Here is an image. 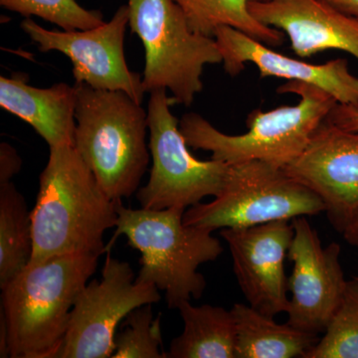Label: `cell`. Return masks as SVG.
<instances>
[{"label":"cell","mask_w":358,"mask_h":358,"mask_svg":"<svg viewBox=\"0 0 358 358\" xmlns=\"http://www.w3.org/2000/svg\"><path fill=\"white\" fill-rule=\"evenodd\" d=\"M99 257L68 254L29 263L1 287L9 357L58 358L75 301Z\"/></svg>","instance_id":"cell-2"},{"label":"cell","mask_w":358,"mask_h":358,"mask_svg":"<svg viewBox=\"0 0 358 358\" xmlns=\"http://www.w3.org/2000/svg\"><path fill=\"white\" fill-rule=\"evenodd\" d=\"M326 212L317 193L291 178L284 169L260 160L230 164L224 189L209 203L186 209V225L212 231L247 228L293 220Z\"/></svg>","instance_id":"cell-7"},{"label":"cell","mask_w":358,"mask_h":358,"mask_svg":"<svg viewBox=\"0 0 358 358\" xmlns=\"http://www.w3.org/2000/svg\"><path fill=\"white\" fill-rule=\"evenodd\" d=\"M214 38L223 58L224 70L237 76L245 64L258 68L261 78L277 77L287 81L303 82L319 87L339 103L358 106V77L350 72L346 59H336L315 65L289 57L268 48L267 45L228 26H221Z\"/></svg>","instance_id":"cell-14"},{"label":"cell","mask_w":358,"mask_h":358,"mask_svg":"<svg viewBox=\"0 0 358 358\" xmlns=\"http://www.w3.org/2000/svg\"><path fill=\"white\" fill-rule=\"evenodd\" d=\"M185 210L129 208L117 200L114 236L106 245V253H109L117 238H128L129 246L141 253L136 281L154 284L164 291L167 306L173 310H178L182 301L201 298L206 280L197 270L224 251L221 242L212 235L213 231L183 222Z\"/></svg>","instance_id":"cell-4"},{"label":"cell","mask_w":358,"mask_h":358,"mask_svg":"<svg viewBox=\"0 0 358 358\" xmlns=\"http://www.w3.org/2000/svg\"><path fill=\"white\" fill-rule=\"evenodd\" d=\"M159 301L157 286L136 281L131 265L109 252L101 279L78 294L58 358L112 357L119 324L136 308Z\"/></svg>","instance_id":"cell-9"},{"label":"cell","mask_w":358,"mask_h":358,"mask_svg":"<svg viewBox=\"0 0 358 358\" xmlns=\"http://www.w3.org/2000/svg\"><path fill=\"white\" fill-rule=\"evenodd\" d=\"M341 13L358 20V0H322Z\"/></svg>","instance_id":"cell-26"},{"label":"cell","mask_w":358,"mask_h":358,"mask_svg":"<svg viewBox=\"0 0 358 358\" xmlns=\"http://www.w3.org/2000/svg\"><path fill=\"white\" fill-rule=\"evenodd\" d=\"M167 90L150 92L148 106L152 167L147 185L136 192L141 207L155 210L187 209L205 197L218 196L229 176L230 164L195 159L171 110Z\"/></svg>","instance_id":"cell-8"},{"label":"cell","mask_w":358,"mask_h":358,"mask_svg":"<svg viewBox=\"0 0 358 358\" xmlns=\"http://www.w3.org/2000/svg\"><path fill=\"white\" fill-rule=\"evenodd\" d=\"M357 279L358 280V278H357Z\"/></svg>","instance_id":"cell-28"},{"label":"cell","mask_w":358,"mask_h":358,"mask_svg":"<svg viewBox=\"0 0 358 358\" xmlns=\"http://www.w3.org/2000/svg\"><path fill=\"white\" fill-rule=\"evenodd\" d=\"M185 329L169 345V358H235L236 324L230 310L190 301L178 307Z\"/></svg>","instance_id":"cell-18"},{"label":"cell","mask_w":358,"mask_h":358,"mask_svg":"<svg viewBox=\"0 0 358 358\" xmlns=\"http://www.w3.org/2000/svg\"><path fill=\"white\" fill-rule=\"evenodd\" d=\"M129 26L145 52V92L169 90L173 103L189 107L203 89L205 66L222 63L213 37L190 29L174 0H128Z\"/></svg>","instance_id":"cell-6"},{"label":"cell","mask_w":358,"mask_h":358,"mask_svg":"<svg viewBox=\"0 0 358 358\" xmlns=\"http://www.w3.org/2000/svg\"><path fill=\"white\" fill-rule=\"evenodd\" d=\"M326 120L338 128L358 131V106L338 103Z\"/></svg>","instance_id":"cell-25"},{"label":"cell","mask_w":358,"mask_h":358,"mask_svg":"<svg viewBox=\"0 0 358 358\" xmlns=\"http://www.w3.org/2000/svg\"><path fill=\"white\" fill-rule=\"evenodd\" d=\"M294 234L288 258L294 264L288 279V324L301 331H326L345 296L348 281L341 264V245L322 246L317 231L306 216L292 220Z\"/></svg>","instance_id":"cell-11"},{"label":"cell","mask_w":358,"mask_h":358,"mask_svg":"<svg viewBox=\"0 0 358 358\" xmlns=\"http://www.w3.org/2000/svg\"><path fill=\"white\" fill-rule=\"evenodd\" d=\"M0 6L25 18L36 16L64 31L92 29L105 23L101 11L84 8L76 0H0Z\"/></svg>","instance_id":"cell-23"},{"label":"cell","mask_w":358,"mask_h":358,"mask_svg":"<svg viewBox=\"0 0 358 358\" xmlns=\"http://www.w3.org/2000/svg\"><path fill=\"white\" fill-rule=\"evenodd\" d=\"M32 251L31 211L13 181L0 185V288L28 265Z\"/></svg>","instance_id":"cell-20"},{"label":"cell","mask_w":358,"mask_h":358,"mask_svg":"<svg viewBox=\"0 0 358 358\" xmlns=\"http://www.w3.org/2000/svg\"><path fill=\"white\" fill-rule=\"evenodd\" d=\"M26 81L23 74L0 77V107L29 124L49 148L74 145L75 86L57 83L43 89Z\"/></svg>","instance_id":"cell-16"},{"label":"cell","mask_w":358,"mask_h":358,"mask_svg":"<svg viewBox=\"0 0 358 358\" xmlns=\"http://www.w3.org/2000/svg\"><path fill=\"white\" fill-rule=\"evenodd\" d=\"M277 92L294 94L301 101L268 112L252 110L243 134H224L196 113L183 115L179 129L188 147L210 152L212 159L228 164L260 160L285 169L303 154L338 102L324 90L303 82L287 81Z\"/></svg>","instance_id":"cell-3"},{"label":"cell","mask_w":358,"mask_h":358,"mask_svg":"<svg viewBox=\"0 0 358 358\" xmlns=\"http://www.w3.org/2000/svg\"><path fill=\"white\" fill-rule=\"evenodd\" d=\"M324 336L305 358H358V280L348 282L343 301Z\"/></svg>","instance_id":"cell-21"},{"label":"cell","mask_w":358,"mask_h":358,"mask_svg":"<svg viewBox=\"0 0 358 358\" xmlns=\"http://www.w3.org/2000/svg\"><path fill=\"white\" fill-rule=\"evenodd\" d=\"M284 171L319 195L329 221L343 233L358 211V131L324 120Z\"/></svg>","instance_id":"cell-13"},{"label":"cell","mask_w":358,"mask_h":358,"mask_svg":"<svg viewBox=\"0 0 358 358\" xmlns=\"http://www.w3.org/2000/svg\"><path fill=\"white\" fill-rule=\"evenodd\" d=\"M74 86V147L110 199H129L150 164L148 112L124 92Z\"/></svg>","instance_id":"cell-5"},{"label":"cell","mask_w":358,"mask_h":358,"mask_svg":"<svg viewBox=\"0 0 358 358\" xmlns=\"http://www.w3.org/2000/svg\"><path fill=\"white\" fill-rule=\"evenodd\" d=\"M22 162L13 145L7 143L0 145V185L11 182L20 173Z\"/></svg>","instance_id":"cell-24"},{"label":"cell","mask_w":358,"mask_h":358,"mask_svg":"<svg viewBox=\"0 0 358 358\" xmlns=\"http://www.w3.org/2000/svg\"><path fill=\"white\" fill-rule=\"evenodd\" d=\"M160 313L155 317L152 303L141 306L127 315L115 339L114 358H167L162 352Z\"/></svg>","instance_id":"cell-22"},{"label":"cell","mask_w":358,"mask_h":358,"mask_svg":"<svg viewBox=\"0 0 358 358\" xmlns=\"http://www.w3.org/2000/svg\"><path fill=\"white\" fill-rule=\"evenodd\" d=\"M236 324L235 358H305L320 341L319 334L278 324L244 303L231 308Z\"/></svg>","instance_id":"cell-17"},{"label":"cell","mask_w":358,"mask_h":358,"mask_svg":"<svg viewBox=\"0 0 358 358\" xmlns=\"http://www.w3.org/2000/svg\"><path fill=\"white\" fill-rule=\"evenodd\" d=\"M129 21V6H122L109 22L92 29L49 30L31 18H25L20 27L38 45L40 51L60 52L70 59L75 83H85L98 90L122 91L141 103L147 93L143 76L129 69L124 56Z\"/></svg>","instance_id":"cell-10"},{"label":"cell","mask_w":358,"mask_h":358,"mask_svg":"<svg viewBox=\"0 0 358 358\" xmlns=\"http://www.w3.org/2000/svg\"><path fill=\"white\" fill-rule=\"evenodd\" d=\"M248 6L257 20L287 34L299 57L341 50L358 60L357 18L322 0H251Z\"/></svg>","instance_id":"cell-15"},{"label":"cell","mask_w":358,"mask_h":358,"mask_svg":"<svg viewBox=\"0 0 358 358\" xmlns=\"http://www.w3.org/2000/svg\"><path fill=\"white\" fill-rule=\"evenodd\" d=\"M294 234L293 225L288 220L220 231L229 246L242 293L252 308L268 317L288 312L285 261Z\"/></svg>","instance_id":"cell-12"},{"label":"cell","mask_w":358,"mask_h":358,"mask_svg":"<svg viewBox=\"0 0 358 358\" xmlns=\"http://www.w3.org/2000/svg\"><path fill=\"white\" fill-rule=\"evenodd\" d=\"M185 13L193 32L213 37L217 28L228 26L268 46H280L284 32L263 24L249 10L251 0H174Z\"/></svg>","instance_id":"cell-19"},{"label":"cell","mask_w":358,"mask_h":358,"mask_svg":"<svg viewBox=\"0 0 358 358\" xmlns=\"http://www.w3.org/2000/svg\"><path fill=\"white\" fill-rule=\"evenodd\" d=\"M117 220V201L108 196L74 145L50 148L31 210L29 263L68 254L101 256L106 253L103 235Z\"/></svg>","instance_id":"cell-1"},{"label":"cell","mask_w":358,"mask_h":358,"mask_svg":"<svg viewBox=\"0 0 358 358\" xmlns=\"http://www.w3.org/2000/svg\"><path fill=\"white\" fill-rule=\"evenodd\" d=\"M343 235L348 244L358 248V211L343 230Z\"/></svg>","instance_id":"cell-27"}]
</instances>
